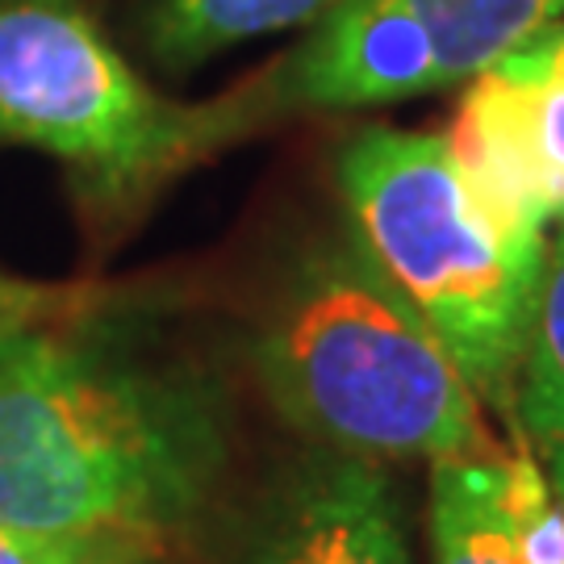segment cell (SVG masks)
I'll return each mask as SVG.
<instances>
[{
    "mask_svg": "<svg viewBox=\"0 0 564 564\" xmlns=\"http://www.w3.org/2000/svg\"><path fill=\"white\" fill-rule=\"evenodd\" d=\"M167 535L155 531H39L0 523V564H160Z\"/></svg>",
    "mask_w": 564,
    "mask_h": 564,
    "instance_id": "12",
    "label": "cell"
},
{
    "mask_svg": "<svg viewBox=\"0 0 564 564\" xmlns=\"http://www.w3.org/2000/svg\"><path fill=\"white\" fill-rule=\"evenodd\" d=\"M435 564H519L502 506V460L431 464Z\"/></svg>",
    "mask_w": 564,
    "mask_h": 564,
    "instance_id": "11",
    "label": "cell"
},
{
    "mask_svg": "<svg viewBox=\"0 0 564 564\" xmlns=\"http://www.w3.org/2000/svg\"><path fill=\"white\" fill-rule=\"evenodd\" d=\"M276 80L284 101L310 109L389 105L444 88L435 46L402 0L339 4L289 59H276Z\"/></svg>",
    "mask_w": 564,
    "mask_h": 564,
    "instance_id": "7",
    "label": "cell"
},
{
    "mask_svg": "<svg viewBox=\"0 0 564 564\" xmlns=\"http://www.w3.org/2000/svg\"><path fill=\"white\" fill-rule=\"evenodd\" d=\"M440 59V80L460 84L514 51L535 30L564 21V0H402Z\"/></svg>",
    "mask_w": 564,
    "mask_h": 564,
    "instance_id": "10",
    "label": "cell"
},
{
    "mask_svg": "<svg viewBox=\"0 0 564 564\" xmlns=\"http://www.w3.org/2000/svg\"><path fill=\"white\" fill-rule=\"evenodd\" d=\"M284 105L276 63L226 97L172 101L130 67L88 0H0V147L51 155L101 235L130 230Z\"/></svg>",
    "mask_w": 564,
    "mask_h": 564,
    "instance_id": "3",
    "label": "cell"
},
{
    "mask_svg": "<svg viewBox=\"0 0 564 564\" xmlns=\"http://www.w3.org/2000/svg\"><path fill=\"white\" fill-rule=\"evenodd\" d=\"M444 139L485 218L547 251L564 223V21L468 76Z\"/></svg>",
    "mask_w": 564,
    "mask_h": 564,
    "instance_id": "5",
    "label": "cell"
},
{
    "mask_svg": "<svg viewBox=\"0 0 564 564\" xmlns=\"http://www.w3.org/2000/svg\"><path fill=\"white\" fill-rule=\"evenodd\" d=\"M544 473H547V481H552V489H556V498H561V506H564V460H552Z\"/></svg>",
    "mask_w": 564,
    "mask_h": 564,
    "instance_id": "15",
    "label": "cell"
},
{
    "mask_svg": "<svg viewBox=\"0 0 564 564\" xmlns=\"http://www.w3.org/2000/svg\"><path fill=\"white\" fill-rule=\"evenodd\" d=\"M251 564H410L384 468L339 452L302 464L268 506Z\"/></svg>",
    "mask_w": 564,
    "mask_h": 564,
    "instance_id": "6",
    "label": "cell"
},
{
    "mask_svg": "<svg viewBox=\"0 0 564 564\" xmlns=\"http://www.w3.org/2000/svg\"><path fill=\"white\" fill-rule=\"evenodd\" d=\"M97 302L101 293L84 284H39L0 276V343L25 330H42V326L84 323L97 310Z\"/></svg>",
    "mask_w": 564,
    "mask_h": 564,
    "instance_id": "14",
    "label": "cell"
},
{
    "mask_svg": "<svg viewBox=\"0 0 564 564\" xmlns=\"http://www.w3.org/2000/svg\"><path fill=\"white\" fill-rule=\"evenodd\" d=\"M268 402L356 460H502L481 398L356 235L289 268L251 347Z\"/></svg>",
    "mask_w": 564,
    "mask_h": 564,
    "instance_id": "2",
    "label": "cell"
},
{
    "mask_svg": "<svg viewBox=\"0 0 564 564\" xmlns=\"http://www.w3.org/2000/svg\"><path fill=\"white\" fill-rule=\"evenodd\" d=\"M347 0H147L142 42L167 72H193L242 42L318 25Z\"/></svg>",
    "mask_w": 564,
    "mask_h": 564,
    "instance_id": "8",
    "label": "cell"
},
{
    "mask_svg": "<svg viewBox=\"0 0 564 564\" xmlns=\"http://www.w3.org/2000/svg\"><path fill=\"white\" fill-rule=\"evenodd\" d=\"M223 460L209 389L101 339L88 318L0 343V523L172 535Z\"/></svg>",
    "mask_w": 564,
    "mask_h": 564,
    "instance_id": "1",
    "label": "cell"
},
{
    "mask_svg": "<svg viewBox=\"0 0 564 564\" xmlns=\"http://www.w3.org/2000/svg\"><path fill=\"white\" fill-rule=\"evenodd\" d=\"M514 410L540 460H564V223L547 239L540 284L531 297Z\"/></svg>",
    "mask_w": 564,
    "mask_h": 564,
    "instance_id": "9",
    "label": "cell"
},
{
    "mask_svg": "<svg viewBox=\"0 0 564 564\" xmlns=\"http://www.w3.org/2000/svg\"><path fill=\"white\" fill-rule=\"evenodd\" d=\"M339 193L364 256L444 343L477 398L514 410L544 251L485 218L444 134L364 130L343 147Z\"/></svg>",
    "mask_w": 564,
    "mask_h": 564,
    "instance_id": "4",
    "label": "cell"
},
{
    "mask_svg": "<svg viewBox=\"0 0 564 564\" xmlns=\"http://www.w3.org/2000/svg\"><path fill=\"white\" fill-rule=\"evenodd\" d=\"M502 506L519 564H564V506L531 444L502 456Z\"/></svg>",
    "mask_w": 564,
    "mask_h": 564,
    "instance_id": "13",
    "label": "cell"
}]
</instances>
